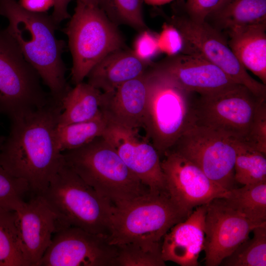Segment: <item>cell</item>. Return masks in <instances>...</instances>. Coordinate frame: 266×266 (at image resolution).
Returning <instances> with one entry per match:
<instances>
[{"mask_svg":"<svg viewBox=\"0 0 266 266\" xmlns=\"http://www.w3.org/2000/svg\"><path fill=\"white\" fill-rule=\"evenodd\" d=\"M207 204L196 207L164 235L162 255L165 262H172L181 266L200 265L199 256L204 248Z\"/></svg>","mask_w":266,"mask_h":266,"instance_id":"obj_19","label":"cell"},{"mask_svg":"<svg viewBox=\"0 0 266 266\" xmlns=\"http://www.w3.org/2000/svg\"><path fill=\"white\" fill-rule=\"evenodd\" d=\"M30 191L25 180L12 175L0 165V208L16 210Z\"/></svg>","mask_w":266,"mask_h":266,"instance_id":"obj_31","label":"cell"},{"mask_svg":"<svg viewBox=\"0 0 266 266\" xmlns=\"http://www.w3.org/2000/svg\"><path fill=\"white\" fill-rule=\"evenodd\" d=\"M265 223L264 224H265ZM258 224L229 207L223 198L207 204L203 251L206 266H218L246 239Z\"/></svg>","mask_w":266,"mask_h":266,"instance_id":"obj_14","label":"cell"},{"mask_svg":"<svg viewBox=\"0 0 266 266\" xmlns=\"http://www.w3.org/2000/svg\"><path fill=\"white\" fill-rule=\"evenodd\" d=\"M62 154L65 164L113 206L149 191L103 136Z\"/></svg>","mask_w":266,"mask_h":266,"instance_id":"obj_4","label":"cell"},{"mask_svg":"<svg viewBox=\"0 0 266 266\" xmlns=\"http://www.w3.org/2000/svg\"><path fill=\"white\" fill-rule=\"evenodd\" d=\"M37 195L57 216L62 229L72 226L109 235L114 206L65 163Z\"/></svg>","mask_w":266,"mask_h":266,"instance_id":"obj_5","label":"cell"},{"mask_svg":"<svg viewBox=\"0 0 266 266\" xmlns=\"http://www.w3.org/2000/svg\"><path fill=\"white\" fill-rule=\"evenodd\" d=\"M173 0H143L148 4L160 5L168 3Z\"/></svg>","mask_w":266,"mask_h":266,"instance_id":"obj_39","label":"cell"},{"mask_svg":"<svg viewBox=\"0 0 266 266\" xmlns=\"http://www.w3.org/2000/svg\"><path fill=\"white\" fill-rule=\"evenodd\" d=\"M168 151L191 161L212 181L225 190L235 188V141L210 129L194 125Z\"/></svg>","mask_w":266,"mask_h":266,"instance_id":"obj_11","label":"cell"},{"mask_svg":"<svg viewBox=\"0 0 266 266\" xmlns=\"http://www.w3.org/2000/svg\"><path fill=\"white\" fill-rule=\"evenodd\" d=\"M230 208L254 223H266V182L243 185L223 198Z\"/></svg>","mask_w":266,"mask_h":266,"instance_id":"obj_24","label":"cell"},{"mask_svg":"<svg viewBox=\"0 0 266 266\" xmlns=\"http://www.w3.org/2000/svg\"><path fill=\"white\" fill-rule=\"evenodd\" d=\"M234 177L242 185L266 182V155L236 141Z\"/></svg>","mask_w":266,"mask_h":266,"instance_id":"obj_26","label":"cell"},{"mask_svg":"<svg viewBox=\"0 0 266 266\" xmlns=\"http://www.w3.org/2000/svg\"><path fill=\"white\" fill-rule=\"evenodd\" d=\"M19 245L29 266L37 265L53 234L61 230L57 216L37 195L15 211Z\"/></svg>","mask_w":266,"mask_h":266,"instance_id":"obj_16","label":"cell"},{"mask_svg":"<svg viewBox=\"0 0 266 266\" xmlns=\"http://www.w3.org/2000/svg\"><path fill=\"white\" fill-rule=\"evenodd\" d=\"M153 62L139 58L133 50L122 48L103 57L90 70L88 83L102 92L111 91L144 73Z\"/></svg>","mask_w":266,"mask_h":266,"instance_id":"obj_20","label":"cell"},{"mask_svg":"<svg viewBox=\"0 0 266 266\" xmlns=\"http://www.w3.org/2000/svg\"><path fill=\"white\" fill-rule=\"evenodd\" d=\"M63 111L62 101L52 98L43 106L10 120L9 133L0 149V165L25 180L36 195L65 164L56 133Z\"/></svg>","mask_w":266,"mask_h":266,"instance_id":"obj_1","label":"cell"},{"mask_svg":"<svg viewBox=\"0 0 266 266\" xmlns=\"http://www.w3.org/2000/svg\"><path fill=\"white\" fill-rule=\"evenodd\" d=\"M266 23L233 29L224 35L239 63L266 85Z\"/></svg>","mask_w":266,"mask_h":266,"instance_id":"obj_21","label":"cell"},{"mask_svg":"<svg viewBox=\"0 0 266 266\" xmlns=\"http://www.w3.org/2000/svg\"><path fill=\"white\" fill-rule=\"evenodd\" d=\"M5 136H0V149L1 148V147L5 140Z\"/></svg>","mask_w":266,"mask_h":266,"instance_id":"obj_40","label":"cell"},{"mask_svg":"<svg viewBox=\"0 0 266 266\" xmlns=\"http://www.w3.org/2000/svg\"><path fill=\"white\" fill-rule=\"evenodd\" d=\"M143 0H100L99 7L118 27L127 25L141 32L147 29L142 11Z\"/></svg>","mask_w":266,"mask_h":266,"instance_id":"obj_30","label":"cell"},{"mask_svg":"<svg viewBox=\"0 0 266 266\" xmlns=\"http://www.w3.org/2000/svg\"><path fill=\"white\" fill-rule=\"evenodd\" d=\"M162 242H131L117 245L116 266H165L162 255Z\"/></svg>","mask_w":266,"mask_h":266,"instance_id":"obj_28","label":"cell"},{"mask_svg":"<svg viewBox=\"0 0 266 266\" xmlns=\"http://www.w3.org/2000/svg\"><path fill=\"white\" fill-rule=\"evenodd\" d=\"M159 50L168 55L177 54L182 48V41L178 32L169 24L164 26L163 30L157 37Z\"/></svg>","mask_w":266,"mask_h":266,"instance_id":"obj_35","label":"cell"},{"mask_svg":"<svg viewBox=\"0 0 266 266\" xmlns=\"http://www.w3.org/2000/svg\"><path fill=\"white\" fill-rule=\"evenodd\" d=\"M153 65L185 90L198 94L217 91L236 83L218 66L197 54L177 53Z\"/></svg>","mask_w":266,"mask_h":266,"instance_id":"obj_17","label":"cell"},{"mask_svg":"<svg viewBox=\"0 0 266 266\" xmlns=\"http://www.w3.org/2000/svg\"><path fill=\"white\" fill-rule=\"evenodd\" d=\"M227 0H187L183 2L187 13L193 18L204 20L209 14L221 7Z\"/></svg>","mask_w":266,"mask_h":266,"instance_id":"obj_33","label":"cell"},{"mask_svg":"<svg viewBox=\"0 0 266 266\" xmlns=\"http://www.w3.org/2000/svg\"><path fill=\"white\" fill-rule=\"evenodd\" d=\"M64 29L72 56V82H83L92 68L110 52L125 47L118 26L98 6L77 1L72 16Z\"/></svg>","mask_w":266,"mask_h":266,"instance_id":"obj_7","label":"cell"},{"mask_svg":"<svg viewBox=\"0 0 266 266\" xmlns=\"http://www.w3.org/2000/svg\"><path fill=\"white\" fill-rule=\"evenodd\" d=\"M199 95L194 103L195 125L239 142L245 138L258 108L266 100L237 83Z\"/></svg>","mask_w":266,"mask_h":266,"instance_id":"obj_10","label":"cell"},{"mask_svg":"<svg viewBox=\"0 0 266 266\" xmlns=\"http://www.w3.org/2000/svg\"><path fill=\"white\" fill-rule=\"evenodd\" d=\"M194 93L183 88L153 62L147 69V95L142 128L160 157L195 125Z\"/></svg>","mask_w":266,"mask_h":266,"instance_id":"obj_3","label":"cell"},{"mask_svg":"<svg viewBox=\"0 0 266 266\" xmlns=\"http://www.w3.org/2000/svg\"><path fill=\"white\" fill-rule=\"evenodd\" d=\"M253 237H248L220 265L225 266H266V223L255 227Z\"/></svg>","mask_w":266,"mask_h":266,"instance_id":"obj_27","label":"cell"},{"mask_svg":"<svg viewBox=\"0 0 266 266\" xmlns=\"http://www.w3.org/2000/svg\"><path fill=\"white\" fill-rule=\"evenodd\" d=\"M163 157L161 166L166 191L187 216L196 207L229 194V191L214 183L197 166L179 154L168 151Z\"/></svg>","mask_w":266,"mask_h":266,"instance_id":"obj_13","label":"cell"},{"mask_svg":"<svg viewBox=\"0 0 266 266\" xmlns=\"http://www.w3.org/2000/svg\"><path fill=\"white\" fill-rule=\"evenodd\" d=\"M108 123L101 113L85 122L58 125L56 129L57 145L61 152L81 147L102 136Z\"/></svg>","mask_w":266,"mask_h":266,"instance_id":"obj_25","label":"cell"},{"mask_svg":"<svg viewBox=\"0 0 266 266\" xmlns=\"http://www.w3.org/2000/svg\"><path fill=\"white\" fill-rule=\"evenodd\" d=\"M178 32L182 41L181 52L200 55L221 68L236 83L255 94L266 97V85L256 80L238 61L224 35L204 20H198L185 11L183 2L173 7L165 17Z\"/></svg>","mask_w":266,"mask_h":266,"instance_id":"obj_9","label":"cell"},{"mask_svg":"<svg viewBox=\"0 0 266 266\" xmlns=\"http://www.w3.org/2000/svg\"><path fill=\"white\" fill-rule=\"evenodd\" d=\"M185 215L166 191L148 193L113 207L110 234L112 244L162 241L164 235Z\"/></svg>","mask_w":266,"mask_h":266,"instance_id":"obj_6","label":"cell"},{"mask_svg":"<svg viewBox=\"0 0 266 266\" xmlns=\"http://www.w3.org/2000/svg\"><path fill=\"white\" fill-rule=\"evenodd\" d=\"M71 0H54L53 12L52 17L56 25L70 18L67 11L68 4Z\"/></svg>","mask_w":266,"mask_h":266,"instance_id":"obj_37","label":"cell"},{"mask_svg":"<svg viewBox=\"0 0 266 266\" xmlns=\"http://www.w3.org/2000/svg\"><path fill=\"white\" fill-rule=\"evenodd\" d=\"M102 92L88 83L81 82L70 89L63 98V111L59 124L66 125L92 120L101 114Z\"/></svg>","mask_w":266,"mask_h":266,"instance_id":"obj_23","label":"cell"},{"mask_svg":"<svg viewBox=\"0 0 266 266\" xmlns=\"http://www.w3.org/2000/svg\"><path fill=\"white\" fill-rule=\"evenodd\" d=\"M204 21L224 35L235 28L266 23V0H227Z\"/></svg>","mask_w":266,"mask_h":266,"instance_id":"obj_22","label":"cell"},{"mask_svg":"<svg viewBox=\"0 0 266 266\" xmlns=\"http://www.w3.org/2000/svg\"><path fill=\"white\" fill-rule=\"evenodd\" d=\"M102 136L149 191H166L160 156L150 141L138 137L137 130L108 123Z\"/></svg>","mask_w":266,"mask_h":266,"instance_id":"obj_15","label":"cell"},{"mask_svg":"<svg viewBox=\"0 0 266 266\" xmlns=\"http://www.w3.org/2000/svg\"><path fill=\"white\" fill-rule=\"evenodd\" d=\"M6 30H0V114L12 120L46 105L52 97Z\"/></svg>","mask_w":266,"mask_h":266,"instance_id":"obj_8","label":"cell"},{"mask_svg":"<svg viewBox=\"0 0 266 266\" xmlns=\"http://www.w3.org/2000/svg\"><path fill=\"white\" fill-rule=\"evenodd\" d=\"M77 1L88 6L99 7L100 0H77Z\"/></svg>","mask_w":266,"mask_h":266,"instance_id":"obj_38","label":"cell"},{"mask_svg":"<svg viewBox=\"0 0 266 266\" xmlns=\"http://www.w3.org/2000/svg\"><path fill=\"white\" fill-rule=\"evenodd\" d=\"M147 69L114 90L102 92L100 110L108 124L133 130L142 128L147 95Z\"/></svg>","mask_w":266,"mask_h":266,"instance_id":"obj_18","label":"cell"},{"mask_svg":"<svg viewBox=\"0 0 266 266\" xmlns=\"http://www.w3.org/2000/svg\"><path fill=\"white\" fill-rule=\"evenodd\" d=\"M0 266H29L21 250L15 211L0 208Z\"/></svg>","mask_w":266,"mask_h":266,"instance_id":"obj_29","label":"cell"},{"mask_svg":"<svg viewBox=\"0 0 266 266\" xmlns=\"http://www.w3.org/2000/svg\"><path fill=\"white\" fill-rule=\"evenodd\" d=\"M140 32L134 41L133 51L140 59L151 61V59L160 51L157 37L147 30Z\"/></svg>","mask_w":266,"mask_h":266,"instance_id":"obj_34","label":"cell"},{"mask_svg":"<svg viewBox=\"0 0 266 266\" xmlns=\"http://www.w3.org/2000/svg\"><path fill=\"white\" fill-rule=\"evenodd\" d=\"M19 3L26 10L35 13H44L53 7L54 0H20Z\"/></svg>","mask_w":266,"mask_h":266,"instance_id":"obj_36","label":"cell"},{"mask_svg":"<svg viewBox=\"0 0 266 266\" xmlns=\"http://www.w3.org/2000/svg\"><path fill=\"white\" fill-rule=\"evenodd\" d=\"M117 256L108 236L70 226L55 233L37 266H116Z\"/></svg>","mask_w":266,"mask_h":266,"instance_id":"obj_12","label":"cell"},{"mask_svg":"<svg viewBox=\"0 0 266 266\" xmlns=\"http://www.w3.org/2000/svg\"><path fill=\"white\" fill-rule=\"evenodd\" d=\"M244 145L266 154V100L258 108Z\"/></svg>","mask_w":266,"mask_h":266,"instance_id":"obj_32","label":"cell"},{"mask_svg":"<svg viewBox=\"0 0 266 266\" xmlns=\"http://www.w3.org/2000/svg\"><path fill=\"white\" fill-rule=\"evenodd\" d=\"M0 14L8 20L6 30L48 87L50 96L62 100L70 89L62 59L66 43L56 37L58 25L52 16L28 11L15 0H0Z\"/></svg>","mask_w":266,"mask_h":266,"instance_id":"obj_2","label":"cell"}]
</instances>
